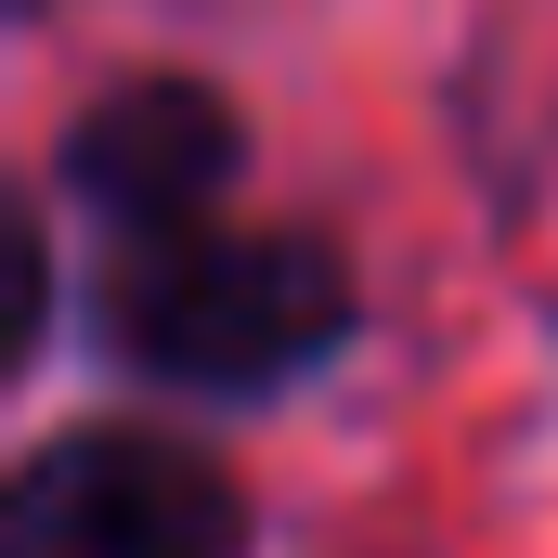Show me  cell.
<instances>
[{"label": "cell", "mask_w": 558, "mask_h": 558, "mask_svg": "<svg viewBox=\"0 0 558 558\" xmlns=\"http://www.w3.org/2000/svg\"><path fill=\"white\" fill-rule=\"evenodd\" d=\"M351 325V274L312 234H156L118 274V351L169 390H274Z\"/></svg>", "instance_id": "cell-1"}, {"label": "cell", "mask_w": 558, "mask_h": 558, "mask_svg": "<svg viewBox=\"0 0 558 558\" xmlns=\"http://www.w3.org/2000/svg\"><path fill=\"white\" fill-rule=\"evenodd\" d=\"M247 507L208 454L156 441V428H78L13 481L0 558H234Z\"/></svg>", "instance_id": "cell-2"}, {"label": "cell", "mask_w": 558, "mask_h": 558, "mask_svg": "<svg viewBox=\"0 0 558 558\" xmlns=\"http://www.w3.org/2000/svg\"><path fill=\"white\" fill-rule=\"evenodd\" d=\"M65 182H78L92 208H118V221L182 234V221L234 182V105L195 92V78H131V92H105V105L78 118Z\"/></svg>", "instance_id": "cell-3"}]
</instances>
